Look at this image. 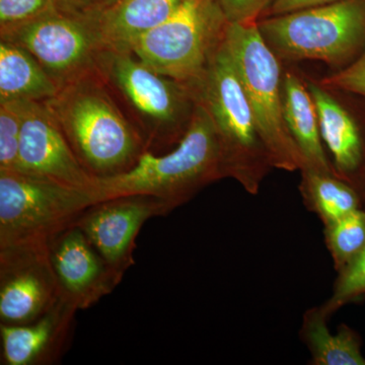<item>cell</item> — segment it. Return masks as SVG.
<instances>
[{
	"mask_svg": "<svg viewBox=\"0 0 365 365\" xmlns=\"http://www.w3.org/2000/svg\"><path fill=\"white\" fill-rule=\"evenodd\" d=\"M44 104L95 180L130 170L148 150L98 71L62 86Z\"/></svg>",
	"mask_w": 365,
	"mask_h": 365,
	"instance_id": "1",
	"label": "cell"
},
{
	"mask_svg": "<svg viewBox=\"0 0 365 365\" xmlns=\"http://www.w3.org/2000/svg\"><path fill=\"white\" fill-rule=\"evenodd\" d=\"M98 72L148 151L160 155L176 148L198 105L188 83L155 71L129 49L107 48Z\"/></svg>",
	"mask_w": 365,
	"mask_h": 365,
	"instance_id": "2",
	"label": "cell"
},
{
	"mask_svg": "<svg viewBox=\"0 0 365 365\" xmlns=\"http://www.w3.org/2000/svg\"><path fill=\"white\" fill-rule=\"evenodd\" d=\"M222 179L225 175L215 126L198 104L186 135L176 148L160 155L145 151L130 170L96 179L95 192L98 201L125 195L157 197L175 210Z\"/></svg>",
	"mask_w": 365,
	"mask_h": 365,
	"instance_id": "3",
	"label": "cell"
},
{
	"mask_svg": "<svg viewBox=\"0 0 365 365\" xmlns=\"http://www.w3.org/2000/svg\"><path fill=\"white\" fill-rule=\"evenodd\" d=\"M188 85L215 126L225 178L257 195L272 163L225 41L202 76Z\"/></svg>",
	"mask_w": 365,
	"mask_h": 365,
	"instance_id": "4",
	"label": "cell"
},
{
	"mask_svg": "<svg viewBox=\"0 0 365 365\" xmlns=\"http://www.w3.org/2000/svg\"><path fill=\"white\" fill-rule=\"evenodd\" d=\"M262 38L281 62H325L336 71L365 49V0H337L258 21Z\"/></svg>",
	"mask_w": 365,
	"mask_h": 365,
	"instance_id": "5",
	"label": "cell"
},
{
	"mask_svg": "<svg viewBox=\"0 0 365 365\" xmlns=\"http://www.w3.org/2000/svg\"><path fill=\"white\" fill-rule=\"evenodd\" d=\"M97 201L95 192L24 170H0V249L48 247Z\"/></svg>",
	"mask_w": 365,
	"mask_h": 365,
	"instance_id": "6",
	"label": "cell"
},
{
	"mask_svg": "<svg viewBox=\"0 0 365 365\" xmlns=\"http://www.w3.org/2000/svg\"><path fill=\"white\" fill-rule=\"evenodd\" d=\"M227 47L246 91L255 121L273 169L294 172L304 167L299 146L283 115L281 61L262 38L257 23H228Z\"/></svg>",
	"mask_w": 365,
	"mask_h": 365,
	"instance_id": "7",
	"label": "cell"
},
{
	"mask_svg": "<svg viewBox=\"0 0 365 365\" xmlns=\"http://www.w3.org/2000/svg\"><path fill=\"white\" fill-rule=\"evenodd\" d=\"M228 23L218 0H182L167 21L140 36L129 50L155 71L192 83L222 45Z\"/></svg>",
	"mask_w": 365,
	"mask_h": 365,
	"instance_id": "8",
	"label": "cell"
},
{
	"mask_svg": "<svg viewBox=\"0 0 365 365\" xmlns=\"http://www.w3.org/2000/svg\"><path fill=\"white\" fill-rule=\"evenodd\" d=\"M98 16L52 7L31 20L0 29V40L30 53L60 88L98 71L101 54L109 48Z\"/></svg>",
	"mask_w": 365,
	"mask_h": 365,
	"instance_id": "9",
	"label": "cell"
},
{
	"mask_svg": "<svg viewBox=\"0 0 365 365\" xmlns=\"http://www.w3.org/2000/svg\"><path fill=\"white\" fill-rule=\"evenodd\" d=\"M174 210L162 199L148 195L112 197L97 201L79 215L74 225L123 279L135 264L136 239L148 220Z\"/></svg>",
	"mask_w": 365,
	"mask_h": 365,
	"instance_id": "10",
	"label": "cell"
},
{
	"mask_svg": "<svg viewBox=\"0 0 365 365\" xmlns=\"http://www.w3.org/2000/svg\"><path fill=\"white\" fill-rule=\"evenodd\" d=\"M61 299L48 247L0 249V324L32 323Z\"/></svg>",
	"mask_w": 365,
	"mask_h": 365,
	"instance_id": "11",
	"label": "cell"
},
{
	"mask_svg": "<svg viewBox=\"0 0 365 365\" xmlns=\"http://www.w3.org/2000/svg\"><path fill=\"white\" fill-rule=\"evenodd\" d=\"M13 103L18 107L21 118L16 170L48 178L73 188L95 192V178L78 162L44 103Z\"/></svg>",
	"mask_w": 365,
	"mask_h": 365,
	"instance_id": "12",
	"label": "cell"
},
{
	"mask_svg": "<svg viewBox=\"0 0 365 365\" xmlns=\"http://www.w3.org/2000/svg\"><path fill=\"white\" fill-rule=\"evenodd\" d=\"M48 256L62 299L78 311L95 306L122 281L76 225L53 237Z\"/></svg>",
	"mask_w": 365,
	"mask_h": 365,
	"instance_id": "13",
	"label": "cell"
},
{
	"mask_svg": "<svg viewBox=\"0 0 365 365\" xmlns=\"http://www.w3.org/2000/svg\"><path fill=\"white\" fill-rule=\"evenodd\" d=\"M76 313L78 309L62 299L51 311L32 323L0 324L1 364H56L71 345Z\"/></svg>",
	"mask_w": 365,
	"mask_h": 365,
	"instance_id": "14",
	"label": "cell"
},
{
	"mask_svg": "<svg viewBox=\"0 0 365 365\" xmlns=\"http://www.w3.org/2000/svg\"><path fill=\"white\" fill-rule=\"evenodd\" d=\"M318 111L322 139L336 174L365 198V133L357 118L319 83L306 81Z\"/></svg>",
	"mask_w": 365,
	"mask_h": 365,
	"instance_id": "15",
	"label": "cell"
},
{
	"mask_svg": "<svg viewBox=\"0 0 365 365\" xmlns=\"http://www.w3.org/2000/svg\"><path fill=\"white\" fill-rule=\"evenodd\" d=\"M282 101L285 123L304 157V167L336 174L324 148L318 111L307 81L294 71L283 74Z\"/></svg>",
	"mask_w": 365,
	"mask_h": 365,
	"instance_id": "16",
	"label": "cell"
},
{
	"mask_svg": "<svg viewBox=\"0 0 365 365\" xmlns=\"http://www.w3.org/2000/svg\"><path fill=\"white\" fill-rule=\"evenodd\" d=\"M182 0H118L98 16L101 30L109 48L129 49L143 34L162 25Z\"/></svg>",
	"mask_w": 365,
	"mask_h": 365,
	"instance_id": "17",
	"label": "cell"
},
{
	"mask_svg": "<svg viewBox=\"0 0 365 365\" xmlns=\"http://www.w3.org/2000/svg\"><path fill=\"white\" fill-rule=\"evenodd\" d=\"M58 86L30 53L0 40V103L50 100Z\"/></svg>",
	"mask_w": 365,
	"mask_h": 365,
	"instance_id": "18",
	"label": "cell"
},
{
	"mask_svg": "<svg viewBox=\"0 0 365 365\" xmlns=\"http://www.w3.org/2000/svg\"><path fill=\"white\" fill-rule=\"evenodd\" d=\"M328 319L319 307H311L304 314L299 335L311 353V364L365 365L359 334L346 324L333 334Z\"/></svg>",
	"mask_w": 365,
	"mask_h": 365,
	"instance_id": "19",
	"label": "cell"
},
{
	"mask_svg": "<svg viewBox=\"0 0 365 365\" xmlns=\"http://www.w3.org/2000/svg\"><path fill=\"white\" fill-rule=\"evenodd\" d=\"M300 174L299 191L304 206L324 225L362 208L364 196L335 173L302 167Z\"/></svg>",
	"mask_w": 365,
	"mask_h": 365,
	"instance_id": "20",
	"label": "cell"
},
{
	"mask_svg": "<svg viewBox=\"0 0 365 365\" xmlns=\"http://www.w3.org/2000/svg\"><path fill=\"white\" fill-rule=\"evenodd\" d=\"M324 227L327 249L338 273L365 247V209H357Z\"/></svg>",
	"mask_w": 365,
	"mask_h": 365,
	"instance_id": "21",
	"label": "cell"
},
{
	"mask_svg": "<svg viewBox=\"0 0 365 365\" xmlns=\"http://www.w3.org/2000/svg\"><path fill=\"white\" fill-rule=\"evenodd\" d=\"M365 297V247L359 256L338 272L333 292L321 307L330 318L341 307Z\"/></svg>",
	"mask_w": 365,
	"mask_h": 365,
	"instance_id": "22",
	"label": "cell"
},
{
	"mask_svg": "<svg viewBox=\"0 0 365 365\" xmlns=\"http://www.w3.org/2000/svg\"><path fill=\"white\" fill-rule=\"evenodd\" d=\"M21 118L13 102L0 103V170H16L20 153Z\"/></svg>",
	"mask_w": 365,
	"mask_h": 365,
	"instance_id": "23",
	"label": "cell"
},
{
	"mask_svg": "<svg viewBox=\"0 0 365 365\" xmlns=\"http://www.w3.org/2000/svg\"><path fill=\"white\" fill-rule=\"evenodd\" d=\"M319 83L331 91H342L365 98V49L349 66L329 74Z\"/></svg>",
	"mask_w": 365,
	"mask_h": 365,
	"instance_id": "24",
	"label": "cell"
},
{
	"mask_svg": "<svg viewBox=\"0 0 365 365\" xmlns=\"http://www.w3.org/2000/svg\"><path fill=\"white\" fill-rule=\"evenodd\" d=\"M52 7V0H0V29L31 20Z\"/></svg>",
	"mask_w": 365,
	"mask_h": 365,
	"instance_id": "25",
	"label": "cell"
},
{
	"mask_svg": "<svg viewBox=\"0 0 365 365\" xmlns=\"http://www.w3.org/2000/svg\"><path fill=\"white\" fill-rule=\"evenodd\" d=\"M230 23H257L274 0H218Z\"/></svg>",
	"mask_w": 365,
	"mask_h": 365,
	"instance_id": "26",
	"label": "cell"
},
{
	"mask_svg": "<svg viewBox=\"0 0 365 365\" xmlns=\"http://www.w3.org/2000/svg\"><path fill=\"white\" fill-rule=\"evenodd\" d=\"M56 9L81 16H97L114 6L118 0H52Z\"/></svg>",
	"mask_w": 365,
	"mask_h": 365,
	"instance_id": "27",
	"label": "cell"
},
{
	"mask_svg": "<svg viewBox=\"0 0 365 365\" xmlns=\"http://www.w3.org/2000/svg\"><path fill=\"white\" fill-rule=\"evenodd\" d=\"M334 1H337V0H274L262 18L292 13V11L307 9V7L321 6V4H330Z\"/></svg>",
	"mask_w": 365,
	"mask_h": 365,
	"instance_id": "28",
	"label": "cell"
}]
</instances>
